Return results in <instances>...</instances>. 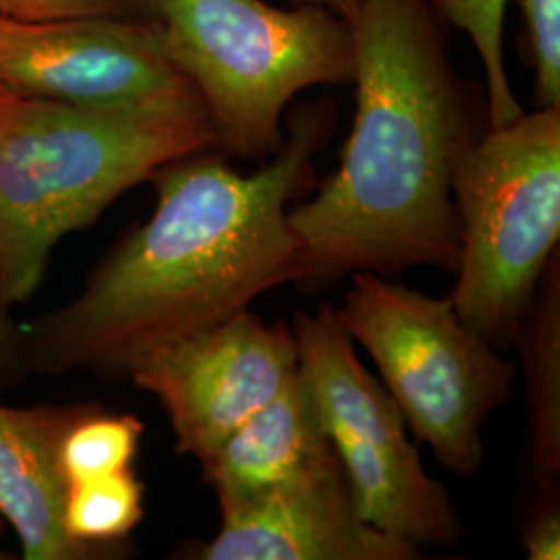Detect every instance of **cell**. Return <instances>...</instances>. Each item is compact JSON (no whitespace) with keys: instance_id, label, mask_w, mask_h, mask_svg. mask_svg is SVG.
Returning <instances> with one entry per match:
<instances>
[{"instance_id":"1","label":"cell","mask_w":560,"mask_h":560,"mask_svg":"<svg viewBox=\"0 0 560 560\" xmlns=\"http://www.w3.org/2000/svg\"><path fill=\"white\" fill-rule=\"evenodd\" d=\"M328 102L300 108L270 164L241 175L206 152L162 166L156 210L102 261L80 295L25 335L42 374L127 376L150 351L235 316L301 280L289 203L330 136Z\"/></svg>"},{"instance_id":"2","label":"cell","mask_w":560,"mask_h":560,"mask_svg":"<svg viewBox=\"0 0 560 560\" xmlns=\"http://www.w3.org/2000/svg\"><path fill=\"white\" fill-rule=\"evenodd\" d=\"M347 23L358 108L339 168L289 210L300 282L409 266L455 272L453 179L478 138L469 90L446 59L428 0H363Z\"/></svg>"},{"instance_id":"3","label":"cell","mask_w":560,"mask_h":560,"mask_svg":"<svg viewBox=\"0 0 560 560\" xmlns=\"http://www.w3.org/2000/svg\"><path fill=\"white\" fill-rule=\"evenodd\" d=\"M214 145L208 113L101 110L0 85V307L38 291L62 237Z\"/></svg>"},{"instance_id":"4","label":"cell","mask_w":560,"mask_h":560,"mask_svg":"<svg viewBox=\"0 0 560 560\" xmlns=\"http://www.w3.org/2000/svg\"><path fill=\"white\" fill-rule=\"evenodd\" d=\"M168 57L196 83L217 145L240 159L275 154L287 104L314 85L353 81V40L345 18L264 0H162Z\"/></svg>"},{"instance_id":"5","label":"cell","mask_w":560,"mask_h":560,"mask_svg":"<svg viewBox=\"0 0 560 560\" xmlns=\"http://www.w3.org/2000/svg\"><path fill=\"white\" fill-rule=\"evenodd\" d=\"M460 320L494 347L520 337L560 237V108L488 127L453 179Z\"/></svg>"},{"instance_id":"6","label":"cell","mask_w":560,"mask_h":560,"mask_svg":"<svg viewBox=\"0 0 560 560\" xmlns=\"http://www.w3.org/2000/svg\"><path fill=\"white\" fill-rule=\"evenodd\" d=\"M337 310L349 337L381 370L405 423L460 478L483 460L481 425L511 395L515 365L436 300L378 272L351 275Z\"/></svg>"},{"instance_id":"7","label":"cell","mask_w":560,"mask_h":560,"mask_svg":"<svg viewBox=\"0 0 560 560\" xmlns=\"http://www.w3.org/2000/svg\"><path fill=\"white\" fill-rule=\"evenodd\" d=\"M293 335L361 520L416 548L459 540L453 502L425 474L399 405L361 363L337 310L298 314Z\"/></svg>"},{"instance_id":"8","label":"cell","mask_w":560,"mask_h":560,"mask_svg":"<svg viewBox=\"0 0 560 560\" xmlns=\"http://www.w3.org/2000/svg\"><path fill=\"white\" fill-rule=\"evenodd\" d=\"M0 85L101 110L208 113L168 57L159 21L0 15Z\"/></svg>"},{"instance_id":"9","label":"cell","mask_w":560,"mask_h":560,"mask_svg":"<svg viewBox=\"0 0 560 560\" xmlns=\"http://www.w3.org/2000/svg\"><path fill=\"white\" fill-rule=\"evenodd\" d=\"M300 372L295 335L249 310L143 355L127 374L161 400L180 455L206 459Z\"/></svg>"},{"instance_id":"10","label":"cell","mask_w":560,"mask_h":560,"mask_svg":"<svg viewBox=\"0 0 560 560\" xmlns=\"http://www.w3.org/2000/svg\"><path fill=\"white\" fill-rule=\"evenodd\" d=\"M206 560H411L420 548L361 520L339 455L247 501L222 506Z\"/></svg>"},{"instance_id":"11","label":"cell","mask_w":560,"mask_h":560,"mask_svg":"<svg viewBox=\"0 0 560 560\" xmlns=\"http://www.w3.org/2000/svg\"><path fill=\"white\" fill-rule=\"evenodd\" d=\"M85 405H0V513L20 536L25 560H90L106 557L81 546L62 527L67 483L59 444Z\"/></svg>"},{"instance_id":"12","label":"cell","mask_w":560,"mask_h":560,"mask_svg":"<svg viewBox=\"0 0 560 560\" xmlns=\"http://www.w3.org/2000/svg\"><path fill=\"white\" fill-rule=\"evenodd\" d=\"M335 453L318 400L300 365L282 393L200 460L201 476L222 509L293 480Z\"/></svg>"},{"instance_id":"13","label":"cell","mask_w":560,"mask_h":560,"mask_svg":"<svg viewBox=\"0 0 560 560\" xmlns=\"http://www.w3.org/2000/svg\"><path fill=\"white\" fill-rule=\"evenodd\" d=\"M538 310L532 303L525 328V365L529 381L532 463L541 486L560 474V298L559 256L548 264L540 280Z\"/></svg>"},{"instance_id":"14","label":"cell","mask_w":560,"mask_h":560,"mask_svg":"<svg viewBox=\"0 0 560 560\" xmlns=\"http://www.w3.org/2000/svg\"><path fill=\"white\" fill-rule=\"evenodd\" d=\"M143 517V486L133 469L67 483L62 527L81 546L115 552Z\"/></svg>"},{"instance_id":"15","label":"cell","mask_w":560,"mask_h":560,"mask_svg":"<svg viewBox=\"0 0 560 560\" xmlns=\"http://www.w3.org/2000/svg\"><path fill=\"white\" fill-rule=\"evenodd\" d=\"M141 434L140 418L106 413L98 405H85L60 439L62 480L73 483L131 469L140 451Z\"/></svg>"},{"instance_id":"16","label":"cell","mask_w":560,"mask_h":560,"mask_svg":"<svg viewBox=\"0 0 560 560\" xmlns=\"http://www.w3.org/2000/svg\"><path fill=\"white\" fill-rule=\"evenodd\" d=\"M509 0H434L442 18L474 42L486 73V120L501 127L525 110L515 98L502 52V27Z\"/></svg>"},{"instance_id":"17","label":"cell","mask_w":560,"mask_h":560,"mask_svg":"<svg viewBox=\"0 0 560 560\" xmlns=\"http://www.w3.org/2000/svg\"><path fill=\"white\" fill-rule=\"evenodd\" d=\"M525 21V55L536 108H560V0H515Z\"/></svg>"},{"instance_id":"18","label":"cell","mask_w":560,"mask_h":560,"mask_svg":"<svg viewBox=\"0 0 560 560\" xmlns=\"http://www.w3.org/2000/svg\"><path fill=\"white\" fill-rule=\"evenodd\" d=\"M162 0H0V15L20 21H159Z\"/></svg>"},{"instance_id":"19","label":"cell","mask_w":560,"mask_h":560,"mask_svg":"<svg viewBox=\"0 0 560 560\" xmlns=\"http://www.w3.org/2000/svg\"><path fill=\"white\" fill-rule=\"evenodd\" d=\"M525 548L532 560L560 559V515L557 509L550 506L532 521L525 534Z\"/></svg>"},{"instance_id":"20","label":"cell","mask_w":560,"mask_h":560,"mask_svg":"<svg viewBox=\"0 0 560 560\" xmlns=\"http://www.w3.org/2000/svg\"><path fill=\"white\" fill-rule=\"evenodd\" d=\"M25 368V335L0 307V388L15 381Z\"/></svg>"},{"instance_id":"21","label":"cell","mask_w":560,"mask_h":560,"mask_svg":"<svg viewBox=\"0 0 560 560\" xmlns=\"http://www.w3.org/2000/svg\"><path fill=\"white\" fill-rule=\"evenodd\" d=\"M301 4H316V7H324L332 13H337L340 18H349L363 0H298Z\"/></svg>"},{"instance_id":"22","label":"cell","mask_w":560,"mask_h":560,"mask_svg":"<svg viewBox=\"0 0 560 560\" xmlns=\"http://www.w3.org/2000/svg\"><path fill=\"white\" fill-rule=\"evenodd\" d=\"M4 517H2V513H0V560L7 559V555H4V550H2V532H4Z\"/></svg>"}]
</instances>
